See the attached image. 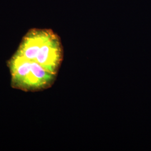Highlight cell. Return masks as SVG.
<instances>
[{"label": "cell", "instance_id": "obj_1", "mask_svg": "<svg viewBox=\"0 0 151 151\" xmlns=\"http://www.w3.org/2000/svg\"><path fill=\"white\" fill-rule=\"evenodd\" d=\"M15 53L55 74L60 70L63 57L60 37L52 30L45 29L29 30Z\"/></svg>", "mask_w": 151, "mask_h": 151}, {"label": "cell", "instance_id": "obj_2", "mask_svg": "<svg viewBox=\"0 0 151 151\" xmlns=\"http://www.w3.org/2000/svg\"><path fill=\"white\" fill-rule=\"evenodd\" d=\"M6 63L11 74L12 88L23 91H41L49 88L53 85L57 75L16 53Z\"/></svg>", "mask_w": 151, "mask_h": 151}]
</instances>
